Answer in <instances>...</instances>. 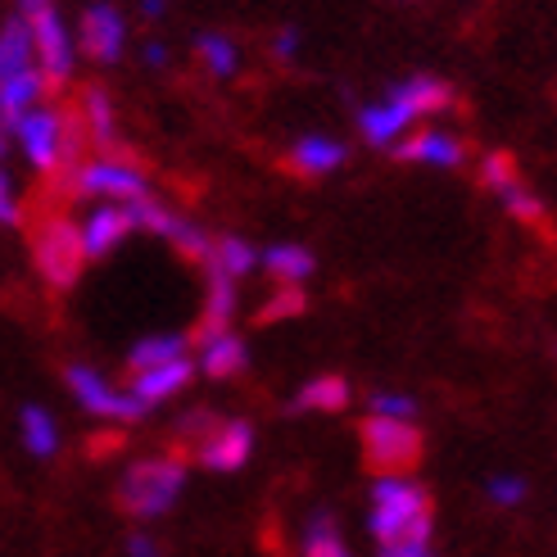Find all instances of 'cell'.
I'll list each match as a JSON object with an SVG mask.
<instances>
[{
	"label": "cell",
	"instance_id": "8fae6325",
	"mask_svg": "<svg viewBox=\"0 0 557 557\" xmlns=\"http://www.w3.org/2000/svg\"><path fill=\"white\" fill-rule=\"evenodd\" d=\"M132 232H136V218H132V205L127 200L96 205L87 218H82V240H87V255L91 259H109Z\"/></svg>",
	"mask_w": 557,
	"mask_h": 557
},
{
	"label": "cell",
	"instance_id": "5bb4252c",
	"mask_svg": "<svg viewBox=\"0 0 557 557\" xmlns=\"http://www.w3.org/2000/svg\"><path fill=\"white\" fill-rule=\"evenodd\" d=\"M190 381H195V363H190V354H182V358H169V363H159L150 372H136L132 376V395L141 399L146 408H154V404L177 399Z\"/></svg>",
	"mask_w": 557,
	"mask_h": 557
},
{
	"label": "cell",
	"instance_id": "9a60e30c",
	"mask_svg": "<svg viewBox=\"0 0 557 557\" xmlns=\"http://www.w3.org/2000/svg\"><path fill=\"white\" fill-rule=\"evenodd\" d=\"M412 114L395 100V96H385L381 104H363L358 109V132H363V141L368 146H399L404 136L412 132Z\"/></svg>",
	"mask_w": 557,
	"mask_h": 557
},
{
	"label": "cell",
	"instance_id": "d4e9b609",
	"mask_svg": "<svg viewBox=\"0 0 557 557\" xmlns=\"http://www.w3.org/2000/svg\"><path fill=\"white\" fill-rule=\"evenodd\" d=\"M299 557H354L336 531V521L326 512H313L309 525H304V540H299Z\"/></svg>",
	"mask_w": 557,
	"mask_h": 557
},
{
	"label": "cell",
	"instance_id": "1f68e13d",
	"mask_svg": "<svg viewBox=\"0 0 557 557\" xmlns=\"http://www.w3.org/2000/svg\"><path fill=\"white\" fill-rule=\"evenodd\" d=\"M368 408L372 412H385V417H417V399L412 395H399V389H372Z\"/></svg>",
	"mask_w": 557,
	"mask_h": 557
},
{
	"label": "cell",
	"instance_id": "4316f807",
	"mask_svg": "<svg viewBox=\"0 0 557 557\" xmlns=\"http://www.w3.org/2000/svg\"><path fill=\"white\" fill-rule=\"evenodd\" d=\"M209 263H218L222 272H232L236 282H240V276H249V272L263 263V255H255V249H249V240H240V236H218Z\"/></svg>",
	"mask_w": 557,
	"mask_h": 557
},
{
	"label": "cell",
	"instance_id": "e575fe53",
	"mask_svg": "<svg viewBox=\"0 0 557 557\" xmlns=\"http://www.w3.org/2000/svg\"><path fill=\"white\" fill-rule=\"evenodd\" d=\"M272 54H276V60H295V54H299V33H295V27H282V33H276L272 37Z\"/></svg>",
	"mask_w": 557,
	"mask_h": 557
},
{
	"label": "cell",
	"instance_id": "52a82bcc",
	"mask_svg": "<svg viewBox=\"0 0 557 557\" xmlns=\"http://www.w3.org/2000/svg\"><path fill=\"white\" fill-rule=\"evenodd\" d=\"M14 10L27 18V27H33L37 60H41V73H46V82H50V91H60L64 82L73 77L77 46H73V37H69L60 10H54V0H14Z\"/></svg>",
	"mask_w": 557,
	"mask_h": 557
},
{
	"label": "cell",
	"instance_id": "f1b7e54d",
	"mask_svg": "<svg viewBox=\"0 0 557 557\" xmlns=\"http://www.w3.org/2000/svg\"><path fill=\"white\" fill-rule=\"evenodd\" d=\"M304 309H309V295H304V286H282L263 309L255 313L259 326H272V322H286V318H299Z\"/></svg>",
	"mask_w": 557,
	"mask_h": 557
},
{
	"label": "cell",
	"instance_id": "8d00e7d4",
	"mask_svg": "<svg viewBox=\"0 0 557 557\" xmlns=\"http://www.w3.org/2000/svg\"><path fill=\"white\" fill-rule=\"evenodd\" d=\"M127 553H132V557H159V548H154L146 535H132V540H127Z\"/></svg>",
	"mask_w": 557,
	"mask_h": 557
},
{
	"label": "cell",
	"instance_id": "277c9868",
	"mask_svg": "<svg viewBox=\"0 0 557 557\" xmlns=\"http://www.w3.org/2000/svg\"><path fill=\"white\" fill-rule=\"evenodd\" d=\"M186 485V458L182 454H154L123 471L119 485V508L127 517H163Z\"/></svg>",
	"mask_w": 557,
	"mask_h": 557
},
{
	"label": "cell",
	"instance_id": "4fadbf2b",
	"mask_svg": "<svg viewBox=\"0 0 557 557\" xmlns=\"http://www.w3.org/2000/svg\"><path fill=\"white\" fill-rule=\"evenodd\" d=\"M205 276H209V299L200 322H195V341L222 336V331H232V318H236V276L222 272L218 263H205Z\"/></svg>",
	"mask_w": 557,
	"mask_h": 557
},
{
	"label": "cell",
	"instance_id": "3957f363",
	"mask_svg": "<svg viewBox=\"0 0 557 557\" xmlns=\"http://www.w3.org/2000/svg\"><path fill=\"white\" fill-rule=\"evenodd\" d=\"M186 426H177L182 454H195V462L209 471H240L255 454V426L240 417H218L209 408L186 412Z\"/></svg>",
	"mask_w": 557,
	"mask_h": 557
},
{
	"label": "cell",
	"instance_id": "cb8c5ba5",
	"mask_svg": "<svg viewBox=\"0 0 557 557\" xmlns=\"http://www.w3.org/2000/svg\"><path fill=\"white\" fill-rule=\"evenodd\" d=\"M295 404L309 408V412H341V408H349V381L336 376V372L313 376V381L295 395Z\"/></svg>",
	"mask_w": 557,
	"mask_h": 557
},
{
	"label": "cell",
	"instance_id": "e0dca14e",
	"mask_svg": "<svg viewBox=\"0 0 557 557\" xmlns=\"http://www.w3.org/2000/svg\"><path fill=\"white\" fill-rule=\"evenodd\" d=\"M341 163H345V146L336 141V136H322V132L299 136V141L290 146V154H286V169L295 177H326V173H336Z\"/></svg>",
	"mask_w": 557,
	"mask_h": 557
},
{
	"label": "cell",
	"instance_id": "7c38bea8",
	"mask_svg": "<svg viewBox=\"0 0 557 557\" xmlns=\"http://www.w3.org/2000/svg\"><path fill=\"white\" fill-rule=\"evenodd\" d=\"M395 159L399 163H431V169H458V163L467 159V146L458 141L454 132L422 127V132L404 136V141L395 146Z\"/></svg>",
	"mask_w": 557,
	"mask_h": 557
},
{
	"label": "cell",
	"instance_id": "ba28073f",
	"mask_svg": "<svg viewBox=\"0 0 557 557\" xmlns=\"http://www.w3.org/2000/svg\"><path fill=\"white\" fill-rule=\"evenodd\" d=\"M73 195H82V200H141V195H150V182L136 163L100 154L73 169Z\"/></svg>",
	"mask_w": 557,
	"mask_h": 557
},
{
	"label": "cell",
	"instance_id": "83f0119b",
	"mask_svg": "<svg viewBox=\"0 0 557 557\" xmlns=\"http://www.w3.org/2000/svg\"><path fill=\"white\" fill-rule=\"evenodd\" d=\"M195 54H200V64H205L213 77H232V73L240 69V54H236L232 37H222V33L195 37Z\"/></svg>",
	"mask_w": 557,
	"mask_h": 557
},
{
	"label": "cell",
	"instance_id": "6da1fadb",
	"mask_svg": "<svg viewBox=\"0 0 557 557\" xmlns=\"http://www.w3.org/2000/svg\"><path fill=\"white\" fill-rule=\"evenodd\" d=\"M435 531V498L412 476H376L372 485V540L376 544H412Z\"/></svg>",
	"mask_w": 557,
	"mask_h": 557
},
{
	"label": "cell",
	"instance_id": "d590c367",
	"mask_svg": "<svg viewBox=\"0 0 557 557\" xmlns=\"http://www.w3.org/2000/svg\"><path fill=\"white\" fill-rule=\"evenodd\" d=\"M376 557H435L426 540H412V544H381Z\"/></svg>",
	"mask_w": 557,
	"mask_h": 557
},
{
	"label": "cell",
	"instance_id": "7a4b0ae2",
	"mask_svg": "<svg viewBox=\"0 0 557 557\" xmlns=\"http://www.w3.org/2000/svg\"><path fill=\"white\" fill-rule=\"evenodd\" d=\"M10 136L18 141L23 159L50 182V177H60L69 163L77 159V141L87 136V123L64 114V109H54V104H37L33 114H23L10 127Z\"/></svg>",
	"mask_w": 557,
	"mask_h": 557
},
{
	"label": "cell",
	"instance_id": "ac0fdd59",
	"mask_svg": "<svg viewBox=\"0 0 557 557\" xmlns=\"http://www.w3.org/2000/svg\"><path fill=\"white\" fill-rule=\"evenodd\" d=\"M50 91V82L41 69H27V73H5L0 77V119H5V132L23 119V114H33L37 100Z\"/></svg>",
	"mask_w": 557,
	"mask_h": 557
},
{
	"label": "cell",
	"instance_id": "7402d4cb",
	"mask_svg": "<svg viewBox=\"0 0 557 557\" xmlns=\"http://www.w3.org/2000/svg\"><path fill=\"white\" fill-rule=\"evenodd\" d=\"M18 435L33 458H54V449H60V426H54V417L41 404H27L18 412Z\"/></svg>",
	"mask_w": 557,
	"mask_h": 557
},
{
	"label": "cell",
	"instance_id": "836d02e7",
	"mask_svg": "<svg viewBox=\"0 0 557 557\" xmlns=\"http://www.w3.org/2000/svg\"><path fill=\"white\" fill-rule=\"evenodd\" d=\"M0 218H5V227H18V222H23V205L14 195V177L10 173L0 177Z\"/></svg>",
	"mask_w": 557,
	"mask_h": 557
},
{
	"label": "cell",
	"instance_id": "484cf974",
	"mask_svg": "<svg viewBox=\"0 0 557 557\" xmlns=\"http://www.w3.org/2000/svg\"><path fill=\"white\" fill-rule=\"evenodd\" d=\"M186 354V336H146L127 349V372H150L159 363H169V358H182Z\"/></svg>",
	"mask_w": 557,
	"mask_h": 557
},
{
	"label": "cell",
	"instance_id": "f546056e",
	"mask_svg": "<svg viewBox=\"0 0 557 557\" xmlns=\"http://www.w3.org/2000/svg\"><path fill=\"white\" fill-rule=\"evenodd\" d=\"M498 200H504V209L521 222V227H548V213H544V205L535 200L531 190H525L521 182L517 186H508V190H498Z\"/></svg>",
	"mask_w": 557,
	"mask_h": 557
},
{
	"label": "cell",
	"instance_id": "44dd1931",
	"mask_svg": "<svg viewBox=\"0 0 557 557\" xmlns=\"http://www.w3.org/2000/svg\"><path fill=\"white\" fill-rule=\"evenodd\" d=\"M249 368V349L240 336L222 331L213 341H200V372L213 376V381H227V376H240Z\"/></svg>",
	"mask_w": 557,
	"mask_h": 557
},
{
	"label": "cell",
	"instance_id": "8992f818",
	"mask_svg": "<svg viewBox=\"0 0 557 557\" xmlns=\"http://www.w3.org/2000/svg\"><path fill=\"white\" fill-rule=\"evenodd\" d=\"M87 259L91 255H87V240H82V222L64 213L41 218V227L33 232V263L50 290H73Z\"/></svg>",
	"mask_w": 557,
	"mask_h": 557
},
{
	"label": "cell",
	"instance_id": "d6986e66",
	"mask_svg": "<svg viewBox=\"0 0 557 557\" xmlns=\"http://www.w3.org/2000/svg\"><path fill=\"white\" fill-rule=\"evenodd\" d=\"M82 123H87V141L100 154H119V136H114V100L104 87H87L82 91Z\"/></svg>",
	"mask_w": 557,
	"mask_h": 557
},
{
	"label": "cell",
	"instance_id": "5b68a950",
	"mask_svg": "<svg viewBox=\"0 0 557 557\" xmlns=\"http://www.w3.org/2000/svg\"><path fill=\"white\" fill-rule=\"evenodd\" d=\"M358 440H363V462L372 476H412V467L426 454V440L412 426V417L372 412L358 426Z\"/></svg>",
	"mask_w": 557,
	"mask_h": 557
},
{
	"label": "cell",
	"instance_id": "30bf717a",
	"mask_svg": "<svg viewBox=\"0 0 557 557\" xmlns=\"http://www.w3.org/2000/svg\"><path fill=\"white\" fill-rule=\"evenodd\" d=\"M77 41L87 50V60L114 64L123 54V41H127V23L114 5H87L82 10V23H77Z\"/></svg>",
	"mask_w": 557,
	"mask_h": 557
},
{
	"label": "cell",
	"instance_id": "74e56055",
	"mask_svg": "<svg viewBox=\"0 0 557 557\" xmlns=\"http://www.w3.org/2000/svg\"><path fill=\"white\" fill-rule=\"evenodd\" d=\"M163 60H169V50H163L159 41H150V46H146V64H150V69H159Z\"/></svg>",
	"mask_w": 557,
	"mask_h": 557
},
{
	"label": "cell",
	"instance_id": "4dcf8cb0",
	"mask_svg": "<svg viewBox=\"0 0 557 557\" xmlns=\"http://www.w3.org/2000/svg\"><path fill=\"white\" fill-rule=\"evenodd\" d=\"M521 182V173H517V154H508V150H494V154H485L481 159V186L485 190H508V186H517Z\"/></svg>",
	"mask_w": 557,
	"mask_h": 557
},
{
	"label": "cell",
	"instance_id": "2e32d148",
	"mask_svg": "<svg viewBox=\"0 0 557 557\" xmlns=\"http://www.w3.org/2000/svg\"><path fill=\"white\" fill-rule=\"evenodd\" d=\"M385 96H395L412 119L444 114V109L454 104V87H449V82H440V77H431V73H412V77L395 82V87H389Z\"/></svg>",
	"mask_w": 557,
	"mask_h": 557
},
{
	"label": "cell",
	"instance_id": "d6a6232c",
	"mask_svg": "<svg viewBox=\"0 0 557 557\" xmlns=\"http://www.w3.org/2000/svg\"><path fill=\"white\" fill-rule=\"evenodd\" d=\"M485 494H490L494 508H517L525 498V481L521 476H494V481H485Z\"/></svg>",
	"mask_w": 557,
	"mask_h": 557
},
{
	"label": "cell",
	"instance_id": "603a6c76",
	"mask_svg": "<svg viewBox=\"0 0 557 557\" xmlns=\"http://www.w3.org/2000/svg\"><path fill=\"white\" fill-rule=\"evenodd\" d=\"M263 268L272 282H282V286H304V276H313V255L304 245H268L263 249Z\"/></svg>",
	"mask_w": 557,
	"mask_h": 557
},
{
	"label": "cell",
	"instance_id": "9c48e42d",
	"mask_svg": "<svg viewBox=\"0 0 557 557\" xmlns=\"http://www.w3.org/2000/svg\"><path fill=\"white\" fill-rule=\"evenodd\" d=\"M64 385H69V395L87 408V412H96V417H109V422H136V417H146V404L132 395H123V389H114L109 385L96 368H87V363H69L64 368Z\"/></svg>",
	"mask_w": 557,
	"mask_h": 557
},
{
	"label": "cell",
	"instance_id": "f35d334b",
	"mask_svg": "<svg viewBox=\"0 0 557 557\" xmlns=\"http://www.w3.org/2000/svg\"><path fill=\"white\" fill-rule=\"evenodd\" d=\"M163 5H169V0H141V14H146V18H159Z\"/></svg>",
	"mask_w": 557,
	"mask_h": 557
},
{
	"label": "cell",
	"instance_id": "ffe728a7",
	"mask_svg": "<svg viewBox=\"0 0 557 557\" xmlns=\"http://www.w3.org/2000/svg\"><path fill=\"white\" fill-rule=\"evenodd\" d=\"M27 69H41L33 27H27L23 14H10L5 27H0V77L5 73H27Z\"/></svg>",
	"mask_w": 557,
	"mask_h": 557
}]
</instances>
